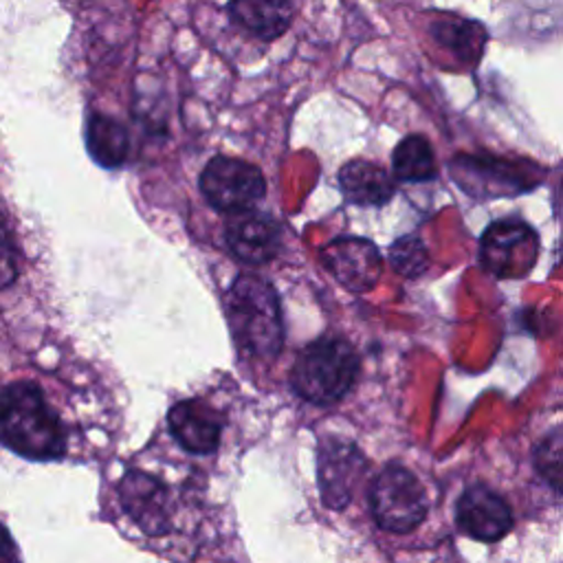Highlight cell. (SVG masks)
Wrapping results in <instances>:
<instances>
[{
    "instance_id": "cell-1",
    "label": "cell",
    "mask_w": 563,
    "mask_h": 563,
    "mask_svg": "<svg viewBox=\"0 0 563 563\" xmlns=\"http://www.w3.org/2000/svg\"><path fill=\"white\" fill-rule=\"evenodd\" d=\"M0 444L26 460L51 462L66 453V429L33 380L9 383L0 391Z\"/></svg>"
},
{
    "instance_id": "cell-2",
    "label": "cell",
    "mask_w": 563,
    "mask_h": 563,
    "mask_svg": "<svg viewBox=\"0 0 563 563\" xmlns=\"http://www.w3.org/2000/svg\"><path fill=\"white\" fill-rule=\"evenodd\" d=\"M227 323L246 356L273 358L284 343V323L275 288L251 273L235 277L224 297Z\"/></svg>"
},
{
    "instance_id": "cell-3",
    "label": "cell",
    "mask_w": 563,
    "mask_h": 563,
    "mask_svg": "<svg viewBox=\"0 0 563 563\" xmlns=\"http://www.w3.org/2000/svg\"><path fill=\"white\" fill-rule=\"evenodd\" d=\"M358 356L354 347L336 336L308 343L295 358L290 385L297 396L312 405H332L354 385Z\"/></svg>"
},
{
    "instance_id": "cell-4",
    "label": "cell",
    "mask_w": 563,
    "mask_h": 563,
    "mask_svg": "<svg viewBox=\"0 0 563 563\" xmlns=\"http://www.w3.org/2000/svg\"><path fill=\"white\" fill-rule=\"evenodd\" d=\"M369 508L374 521L389 532H411L429 510V499L420 479L400 464H387L369 486Z\"/></svg>"
},
{
    "instance_id": "cell-5",
    "label": "cell",
    "mask_w": 563,
    "mask_h": 563,
    "mask_svg": "<svg viewBox=\"0 0 563 563\" xmlns=\"http://www.w3.org/2000/svg\"><path fill=\"white\" fill-rule=\"evenodd\" d=\"M539 257L534 229L519 218L493 222L479 240L482 266L499 279H519L532 271Z\"/></svg>"
},
{
    "instance_id": "cell-6",
    "label": "cell",
    "mask_w": 563,
    "mask_h": 563,
    "mask_svg": "<svg viewBox=\"0 0 563 563\" xmlns=\"http://www.w3.org/2000/svg\"><path fill=\"white\" fill-rule=\"evenodd\" d=\"M200 191L213 209L235 213L264 198L266 180L255 165L242 158L213 156L200 174Z\"/></svg>"
},
{
    "instance_id": "cell-7",
    "label": "cell",
    "mask_w": 563,
    "mask_h": 563,
    "mask_svg": "<svg viewBox=\"0 0 563 563\" xmlns=\"http://www.w3.org/2000/svg\"><path fill=\"white\" fill-rule=\"evenodd\" d=\"M367 473L363 451L350 440L328 438L317 453V484L321 501L330 510H343Z\"/></svg>"
},
{
    "instance_id": "cell-8",
    "label": "cell",
    "mask_w": 563,
    "mask_h": 563,
    "mask_svg": "<svg viewBox=\"0 0 563 563\" xmlns=\"http://www.w3.org/2000/svg\"><path fill=\"white\" fill-rule=\"evenodd\" d=\"M321 262L325 271L347 290L367 292L372 290L383 275V260L378 249L354 235L334 238L323 251Z\"/></svg>"
},
{
    "instance_id": "cell-9",
    "label": "cell",
    "mask_w": 563,
    "mask_h": 563,
    "mask_svg": "<svg viewBox=\"0 0 563 563\" xmlns=\"http://www.w3.org/2000/svg\"><path fill=\"white\" fill-rule=\"evenodd\" d=\"M119 497L123 510L145 534L158 537L172 528L169 490L158 477L130 468L119 482Z\"/></svg>"
},
{
    "instance_id": "cell-10",
    "label": "cell",
    "mask_w": 563,
    "mask_h": 563,
    "mask_svg": "<svg viewBox=\"0 0 563 563\" xmlns=\"http://www.w3.org/2000/svg\"><path fill=\"white\" fill-rule=\"evenodd\" d=\"M224 242L240 262L266 264L279 253L282 229L273 216L251 207L229 213L224 224Z\"/></svg>"
},
{
    "instance_id": "cell-11",
    "label": "cell",
    "mask_w": 563,
    "mask_h": 563,
    "mask_svg": "<svg viewBox=\"0 0 563 563\" xmlns=\"http://www.w3.org/2000/svg\"><path fill=\"white\" fill-rule=\"evenodd\" d=\"M457 526L475 541L495 543L512 528V510L508 501L484 484L468 486L455 508Z\"/></svg>"
},
{
    "instance_id": "cell-12",
    "label": "cell",
    "mask_w": 563,
    "mask_h": 563,
    "mask_svg": "<svg viewBox=\"0 0 563 563\" xmlns=\"http://www.w3.org/2000/svg\"><path fill=\"white\" fill-rule=\"evenodd\" d=\"M167 429L185 451L207 455L220 444L222 418L205 400L187 398L172 405L167 413Z\"/></svg>"
},
{
    "instance_id": "cell-13",
    "label": "cell",
    "mask_w": 563,
    "mask_h": 563,
    "mask_svg": "<svg viewBox=\"0 0 563 563\" xmlns=\"http://www.w3.org/2000/svg\"><path fill=\"white\" fill-rule=\"evenodd\" d=\"M339 185L350 202L363 207H380L394 196V178L385 167L365 158L345 163L339 172Z\"/></svg>"
},
{
    "instance_id": "cell-14",
    "label": "cell",
    "mask_w": 563,
    "mask_h": 563,
    "mask_svg": "<svg viewBox=\"0 0 563 563\" xmlns=\"http://www.w3.org/2000/svg\"><path fill=\"white\" fill-rule=\"evenodd\" d=\"M231 20L260 40H275L292 22L290 0H231L227 7Z\"/></svg>"
},
{
    "instance_id": "cell-15",
    "label": "cell",
    "mask_w": 563,
    "mask_h": 563,
    "mask_svg": "<svg viewBox=\"0 0 563 563\" xmlns=\"http://www.w3.org/2000/svg\"><path fill=\"white\" fill-rule=\"evenodd\" d=\"M86 150L101 167H121L130 150L128 130L117 119L92 112L86 121Z\"/></svg>"
},
{
    "instance_id": "cell-16",
    "label": "cell",
    "mask_w": 563,
    "mask_h": 563,
    "mask_svg": "<svg viewBox=\"0 0 563 563\" xmlns=\"http://www.w3.org/2000/svg\"><path fill=\"white\" fill-rule=\"evenodd\" d=\"M391 165L396 178L402 183H424L438 174L433 147L422 134L405 136L394 150Z\"/></svg>"
},
{
    "instance_id": "cell-17",
    "label": "cell",
    "mask_w": 563,
    "mask_h": 563,
    "mask_svg": "<svg viewBox=\"0 0 563 563\" xmlns=\"http://www.w3.org/2000/svg\"><path fill=\"white\" fill-rule=\"evenodd\" d=\"M433 35L464 62H477L486 42V31L477 22H466L453 15L433 24Z\"/></svg>"
},
{
    "instance_id": "cell-18",
    "label": "cell",
    "mask_w": 563,
    "mask_h": 563,
    "mask_svg": "<svg viewBox=\"0 0 563 563\" xmlns=\"http://www.w3.org/2000/svg\"><path fill=\"white\" fill-rule=\"evenodd\" d=\"M534 466L552 488L563 493V424L554 427L537 444Z\"/></svg>"
},
{
    "instance_id": "cell-19",
    "label": "cell",
    "mask_w": 563,
    "mask_h": 563,
    "mask_svg": "<svg viewBox=\"0 0 563 563\" xmlns=\"http://www.w3.org/2000/svg\"><path fill=\"white\" fill-rule=\"evenodd\" d=\"M389 264L402 277H420L429 266V253L424 242L413 233L394 240L389 246Z\"/></svg>"
},
{
    "instance_id": "cell-20",
    "label": "cell",
    "mask_w": 563,
    "mask_h": 563,
    "mask_svg": "<svg viewBox=\"0 0 563 563\" xmlns=\"http://www.w3.org/2000/svg\"><path fill=\"white\" fill-rule=\"evenodd\" d=\"M18 277V249L11 231L0 218V288L13 284Z\"/></svg>"
},
{
    "instance_id": "cell-21",
    "label": "cell",
    "mask_w": 563,
    "mask_h": 563,
    "mask_svg": "<svg viewBox=\"0 0 563 563\" xmlns=\"http://www.w3.org/2000/svg\"><path fill=\"white\" fill-rule=\"evenodd\" d=\"M18 559V550L13 545V539L9 537L7 528L0 523V561H15Z\"/></svg>"
},
{
    "instance_id": "cell-22",
    "label": "cell",
    "mask_w": 563,
    "mask_h": 563,
    "mask_svg": "<svg viewBox=\"0 0 563 563\" xmlns=\"http://www.w3.org/2000/svg\"><path fill=\"white\" fill-rule=\"evenodd\" d=\"M559 209H563V180H561V189H559Z\"/></svg>"
}]
</instances>
